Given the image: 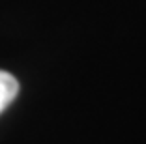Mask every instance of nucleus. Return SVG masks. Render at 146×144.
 I'll use <instances>...</instances> for the list:
<instances>
[{"mask_svg":"<svg viewBox=\"0 0 146 144\" xmlns=\"http://www.w3.org/2000/svg\"><path fill=\"white\" fill-rule=\"evenodd\" d=\"M19 94V82L17 79L8 71L0 69V112L17 98Z\"/></svg>","mask_w":146,"mask_h":144,"instance_id":"1","label":"nucleus"}]
</instances>
